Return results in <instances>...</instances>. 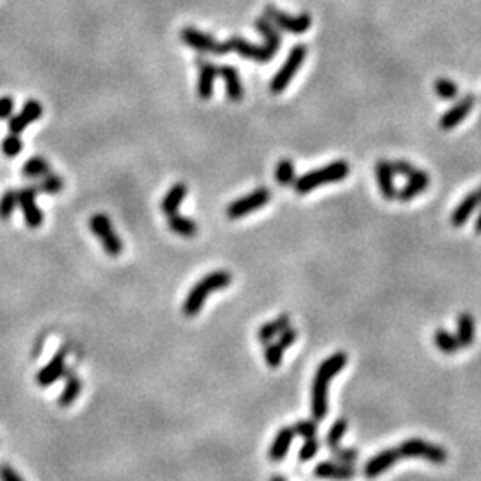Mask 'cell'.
<instances>
[{"instance_id": "obj_39", "label": "cell", "mask_w": 481, "mask_h": 481, "mask_svg": "<svg viewBox=\"0 0 481 481\" xmlns=\"http://www.w3.org/2000/svg\"><path fill=\"white\" fill-rule=\"evenodd\" d=\"M317 451H320V440L315 439V437H311V439H305L298 457L301 462H308L317 455Z\"/></svg>"}, {"instance_id": "obj_22", "label": "cell", "mask_w": 481, "mask_h": 481, "mask_svg": "<svg viewBox=\"0 0 481 481\" xmlns=\"http://www.w3.org/2000/svg\"><path fill=\"white\" fill-rule=\"evenodd\" d=\"M376 180L378 186H380V191H382L383 198L392 200L396 198V186H394V171L390 166L389 161H378L376 162Z\"/></svg>"}, {"instance_id": "obj_19", "label": "cell", "mask_w": 481, "mask_h": 481, "mask_svg": "<svg viewBox=\"0 0 481 481\" xmlns=\"http://www.w3.org/2000/svg\"><path fill=\"white\" fill-rule=\"evenodd\" d=\"M218 73H220L221 79H223L229 100H232V102H240L243 96H245V87H243V82H240L237 68L232 67V64H223L221 68H218Z\"/></svg>"}, {"instance_id": "obj_9", "label": "cell", "mask_w": 481, "mask_h": 481, "mask_svg": "<svg viewBox=\"0 0 481 481\" xmlns=\"http://www.w3.org/2000/svg\"><path fill=\"white\" fill-rule=\"evenodd\" d=\"M229 52H236L240 58L252 59V61L259 62L271 61L274 55L265 45H253V43L246 42L240 36H232L227 42H223V54H229Z\"/></svg>"}, {"instance_id": "obj_2", "label": "cell", "mask_w": 481, "mask_h": 481, "mask_svg": "<svg viewBox=\"0 0 481 481\" xmlns=\"http://www.w3.org/2000/svg\"><path fill=\"white\" fill-rule=\"evenodd\" d=\"M232 283V274L225 270L212 271V273L205 274L204 278H200L198 282L191 287V290L187 292L186 299H184L182 312L187 317H195L202 307H204L205 299L214 292V290L227 289Z\"/></svg>"}, {"instance_id": "obj_33", "label": "cell", "mask_w": 481, "mask_h": 481, "mask_svg": "<svg viewBox=\"0 0 481 481\" xmlns=\"http://www.w3.org/2000/svg\"><path fill=\"white\" fill-rule=\"evenodd\" d=\"M18 205V191L17 189H8L0 198V220H9L12 212Z\"/></svg>"}, {"instance_id": "obj_23", "label": "cell", "mask_w": 481, "mask_h": 481, "mask_svg": "<svg viewBox=\"0 0 481 481\" xmlns=\"http://www.w3.org/2000/svg\"><path fill=\"white\" fill-rule=\"evenodd\" d=\"M64 376H67V382H64L62 392L59 394V399H58L59 407H62V408L70 407L71 403L79 398L80 390H82V380H80V378L77 376L73 371L67 369V374H64Z\"/></svg>"}, {"instance_id": "obj_44", "label": "cell", "mask_w": 481, "mask_h": 481, "mask_svg": "<svg viewBox=\"0 0 481 481\" xmlns=\"http://www.w3.org/2000/svg\"><path fill=\"white\" fill-rule=\"evenodd\" d=\"M0 481H24V478L12 469L11 465L2 464L0 465Z\"/></svg>"}, {"instance_id": "obj_12", "label": "cell", "mask_w": 481, "mask_h": 481, "mask_svg": "<svg viewBox=\"0 0 481 481\" xmlns=\"http://www.w3.org/2000/svg\"><path fill=\"white\" fill-rule=\"evenodd\" d=\"M399 458H401V455H399L398 448L383 449L382 453H378V455H374L373 458L365 462L364 476L369 478V480H374V478H378L380 474L385 473V471H389L390 467H394Z\"/></svg>"}, {"instance_id": "obj_36", "label": "cell", "mask_w": 481, "mask_h": 481, "mask_svg": "<svg viewBox=\"0 0 481 481\" xmlns=\"http://www.w3.org/2000/svg\"><path fill=\"white\" fill-rule=\"evenodd\" d=\"M433 89L442 100H455L458 96V86L453 80L446 79V77L437 79L435 84H433Z\"/></svg>"}, {"instance_id": "obj_8", "label": "cell", "mask_w": 481, "mask_h": 481, "mask_svg": "<svg viewBox=\"0 0 481 481\" xmlns=\"http://www.w3.org/2000/svg\"><path fill=\"white\" fill-rule=\"evenodd\" d=\"M271 200V191L268 187H259L255 191H252L250 195L243 196V198L236 200L227 207V216L230 220H239V218L246 216L250 212H255L259 209L264 207L268 202Z\"/></svg>"}, {"instance_id": "obj_5", "label": "cell", "mask_w": 481, "mask_h": 481, "mask_svg": "<svg viewBox=\"0 0 481 481\" xmlns=\"http://www.w3.org/2000/svg\"><path fill=\"white\" fill-rule=\"evenodd\" d=\"M307 52L308 49L305 45H295L292 49H290L289 55H287L286 62H283V67L280 68V70L274 73V77L271 79L270 84V89L271 93H274V95H280V93L286 89L287 86H289V82L292 79H295V75L298 73L299 67L303 64V61H305V58H307Z\"/></svg>"}, {"instance_id": "obj_40", "label": "cell", "mask_w": 481, "mask_h": 481, "mask_svg": "<svg viewBox=\"0 0 481 481\" xmlns=\"http://www.w3.org/2000/svg\"><path fill=\"white\" fill-rule=\"evenodd\" d=\"M295 430L296 437H301V439H311V437H315V432H317V424L315 421H307L301 419L292 426Z\"/></svg>"}, {"instance_id": "obj_42", "label": "cell", "mask_w": 481, "mask_h": 481, "mask_svg": "<svg viewBox=\"0 0 481 481\" xmlns=\"http://www.w3.org/2000/svg\"><path fill=\"white\" fill-rule=\"evenodd\" d=\"M390 166H392V171H394V173L403 175V177H407V179L415 171L414 164L408 161H394V162H390Z\"/></svg>"}, {"instance_id": "obj_43", "label": "cell", "mask_w": 481, "mask_h": 481, "mask_svg": "<svg viewBox=\"0 0 481 481\" xmlns=\"http://www.w3.org/2000/svg\"><path fill=\"white\" fill-rule=\"evenodd\" d=\"M12 109H15V102L11 96H2L0 98V120H9L12 116Z\"/></svg>"}, {"instance_id": "obj_18", "label": "cell", "mask_w": 481, "mask_h": 481, "mask_svg": "<svg viewBox=\"0 0 481 481\" xmlns=\"http://www.w3.org/2000/svg\"><path fill=\"white\" fill-rule=\"evenodd\" d=\"M428 186H430V175H428L426 171L415 170L414 173L408 177L407 184L396 193V196H398L401 202H410L415 196H419L421 193L426 191Z\"/></svg>"}, {"instance_id": "obj_32", "label": "cell", "mask_w": 481, "mask_h": 481, "mask_svg": "<svg viewBox=\"0 0 481 481\" xmlns=\"http://www.w3.org/2000/svg\"><path fill=\"white\" fill-rule=\"evenodd\" d=\"M46 173H50V164L45 157H40V155L30 157L24 164V170H21V175L27 177V179H37V177Z\"/></svg>"}, {"instance_id": "obj_20", "label": "cell", "mask_w": 481, "mask_h": 481, "mask_svg": "<svg viewBox=\"0 0 481 481\" xmlns=\"http://www.w3.org/2000/svg\"><path fill=\"white\" fill-rule=\"evenodd\" d=\"M480 205H481V187L480 189H476V191L471 193L469 196H465L460 204H458V207L453 211L451 214L453 227H457V229L458 227H464V225L467 223V220L471 218V214H473Z\"/></svg>"}, {"instance_id": "obj_25", "label": "cell", "mask_w": 481, "mask_h": 481, "mask_svg": "<svg viewBox=\"0 0 481 481\" xmlns=\"http://www.w3.org/2000/svg\"><path fill=\"white\" fill-rule=\"evenodd\" d=\"M186 195H187V186L184 182H179V184H175V186H171V189L166 193V196L162 198L161 211L164 212L166 216L175 214V212H179V207L182 205Z\"/></svg>"}, {"instance_id": "obj_16", "label": "cell", "mask_w": 481, "mask_h": 481, "mask_svg": "<svg viewBox=\"0 0 481 481\" xmlns=\"http://www.w3.org/2000/svg\"><path fill=\"white\" fill-rule=\"evenodd\" d=\"M196 64H198V96L202 100H209L214 91V82H216L218 77V68L214 62L205 61V59L198 58L196 59Z\"/></svg>"}, {"instance_id": "obj_28", "label": "cell", "mask_w": 481, "mask_h": 481, "mask_svg": "<svg viewBox=\"0 0 481 481\" xmlns=\"http://www.w3.org/2000/svg\"><path fill=\"white\" fill-rule=\"evenodd\" d=\"M457 339L460 342V348H469L474 342V317L467 312L458 315Z\"/></svg>"}, {"instance_id": "obj_45", "label": "cell", "mask_w": 481, "mask_h": 481, "mask_svg": "<svg viewBox=\"0 0 481 481\" xmlns=\"http://www.w3.org/2000/svg\"><path fill=\"white\" fill-rule=\"evenodd\" d=\"M474 230H476V234H481V212L478 214L476 221H474Z\"/></svg>"}, {"instance_id": "obj_46", "label": "cell", "mask_w": 481, "mask_h": 481, "mask_svg": "<svg viewBox=\"0 0 481 481\" xmlns=\"http://www.w3.org/2000/svg\"><path fill=\"white\" fill-rule=\"evenodd\" d=\"M270 481H287V480H286V478L282 476V474H273V476H271V480H270Z\"/></svg>"}, {"instance_id": "obj_3", "label": "cell", "mask_w": 481, "mask_h": 481, "mask_svg": "<svg viewBox=\"0 0 481 481\" xmlns=\"http://www.w3.org/2000/svg\"><path fill=\"white\" fill-rule=\"evenodd\" d=\"M349 175V166L346 161H335L330 162L328 166L317 168V170H312L308 173L301 175L299 179L295 180V189L298 195H307L315 187L324 186V184H333V182H342Z\"/></svg>"}, {"instance_id": "obj_1", "label": "cell", "mask_w": 481, "mask_h": 481, "mask_svg": "<svg viewBox=\"0 0 481 481\" xmlns=\"http://www.w3.org/2000/svg\"><path fill=\"white\" fill-rule=\"evenodd\" d=\"M348 364V355L344 351H337L321 362L315 371L314 383H312L311 410L314 421H323L328 414V383L335 378Z\"/></svg>"}, {"instance_id": "obj_17", "label": "cell", "mask_w": 481, "mask_h": 481, "mask_svg": "<svg viewBox=\"0 0 481 481\" xmlns=\"http://www.w3.org/2000/svg\"><path fill=\"white\" fill-rule=\"evenodd\" d=\"M474 107V96L467 95L458 102L455 107H451L449 111H446L440 118V129L442 130H451L455 129L457 125H460L462 121L467 118V114L471 112V109Z\"/></svg>"}, {"instance_id": "obj_11", "label": "cell", "mask_w": 481, "mask_h": 481, "mask_svg": "<svg viewBox=\"0 0 481 481\" xmlns=\"http://www.w3.org/2000/svg\"><path fill=\"white\" fill-rule=\"evenodd\" d=\"M36 189L33 186L21 187L18 191V205H20L21 212H24L25 223L29 229H40L43 225V212L37 207L36 202Z\"/></svg>"}, {"instance_id": "obj_26", "label": "cell", "mask_w": 481, "mask_h": 481, "mask_svg": "<svg viewBox=\"0 0 481 481\" xmlns=\"http://www.w3.org/2000/svg\"><path fill=\"white\" fill-rule=\"evenodd\" d=\"M289 326H290L289 315L287 314L278 315L277 320L262 324V326L259 328V332H257L259 342H262V344H265V342H271V340H273L274 337L278 335V333L283 332V330H286V328H289Z\"/></svg>"}, {"instance_id": "obj_21", "label": "cell", "mask_w": 481, "mask_h": 481, "mask_svg": "<svg viewBox=\"0 0 481 481\" xmlns=\"http://www.w3.org/2000/svg\"><path fill=\"white\" fill-rule=\"evenodd\" d=\"M295 437H296V433H295V430H292V426L280 428V430L277 432V435H274L273 442H271L270 460H273V462L283 460L287 453H289L290 442H292V439H295Z\"/></svg>"}, {"instance_id": "obj_4", "label": "cell", "mask_w": 481, "mask_h": 481, "mask_svg": "<svg viewBox=\"0 0 481 481\" xmlns=\"http://www.w3.org/2000/svg\"><path fill=\"white\" fill-rule=\"evenodd\" d=\"M401 458H424L435 465H442L448 462L449 455L442 446L432 444L423 439H407L403 440L398 448Z\"/></svg>"}, {"instance_id": "obj_6", "label": "cell", "mask_w": 481, "mask_h": 481, "mask_svg": "<svg viewBox=\"0 0 481 481\" xmlns=\"http://www.w3.org/2000/svg\"><path fill=\"white\" fill-rule=\"evenodd\" d=\"M89 229L98 237V240L104 246V252L109 257H118L123 252V240L120 239L114 229H112L111 220L105 214H93L89 218Z\"/></svg>"}, {"instance_id": "obj_37", "label": "cell", "mask_w": 481, "mask_h": 481, "mask_svg": "<svg viewBox=\"0 0 481 481\" xmlns=\"http://www.w3.org/2000/svg\"><path fill=\"white\" fill-rule=\"evenodd\" d=\"M332 457L340 464H355L358 460V451L355 448H340V446H333L330 448Z\"/></svg>"}, {"instance_id": "obj_14", "label": "cell", "mask_w": 481, "mask_h": 481, "mask_svg": "<svg viewBox=\"0 0 481 481\" xmlns=\"http://www.w3.org/2000/svg\"><path fill=\"white\" fill-rule=\"evenodd\" d=\"M314 476L328 481H351L357 476V469L351 464H340V462H320L315 465Z\"/></svg>"}, {"instance_id": "obj_34", "label": "cell", "mask_w": 481, "mask_h": 481, "mask_svg": "<svg viewBox=\"0 0 481 481\" xmlns=\"http://www.w3.org/2000/svg\"><path fill=\"white\" fill-rule=\"evenodd\" d=\"M283 351H286V349L278 344V342H265L264 344V358H265V362H268V365H270L271 369H278V367L282 365Z\"/></svg>"}, {"instance_id": "obj_41", "label": "cell", "mask_w": 481, "mask_h": 481, "mask_svg": "<svg viewBox=\"0 0 481 481\" xmlns=\"http://www.w3.org/2000/svg\"><path fill=\"white\" fill-rule=\"evenodd\" d=\"M296 339H298V330H296V328H292V326H289V328H286L283 332L278 333L277 342L280 346H282L283 349H287V348H290V346L295 344Z\"/></svg>"}, {"instance_id": "obj_7", "label": "cell", "mask_w": 481, "mask_h": 481, "mask_svg": "<svg viewBox=\"0 0 481 481\" xmlns=\"http://www.w3.org/2000/svg\"><path fill=\"white\" fill-rule=\"evenodd\" d=\"M264 17L268 18V20H270L273 25L280 27L282 30H287V33H292V34L307 33L312 25V18L308 12H303V15H299V17H289L287 12L280 11V9L274 8V6H265Z\"/></svg>"}, {"instance_id": "obj_35", "label": "cell", "mask_w": 481, "mask_h": 481, "mask_svg": "<svg viewBox=\"0 0 481 481\" xmlns=\"http://www.w3.org/2000/svg\"><path fill=\"white\" fill-rule=\"evenodd\" d=\"M346 430H348V421H346L344 417H340V419H337L335 423L332 424V428L328 430L326 439H324V442H326L328 448L339 446L340 440H342V437H344Z\"/></svg>"}, {"instance_id": "obj_30", "label": "cell", "mask_w": 481, "mask_h": 481, "mask_svg": "<svg viewBox=\"0 0 481 481\" xmlns=\"http://www.w3.org/2000/svg\"><path fill=\"white\" fill-rule=\"evenodd\" d=\"M433 340H435L437 348L442 353H446V355H455L460 349V342H458L457 335H453L451 332H448L444 328H439V330L433 332Z\"/></svg>"}, {"instance_id": "obj_31", "label": "cell", "mask_w": 481, "mask_h": 481, "mask_svg": "<svg viewBox=\"0 0 481 481\" xmlns=\"http://www.w3.org/2000/svg\"><path fill=\"white\" fill-rule=\"evenodd\" d=\"M274 180H277V184H280V186L283 187L292 186L296 180L295 162L290 161V159H282V161H278L277 168H274Z\"/></svg>"}, {"instance_id": "obj_10", "label": "cell", "mask_w": 481, "mask_h": 481, "mask_svg": "<svg viewBox=\"0 0 481 481\" xmlns=\"http://www.w3.org/2000/svg\"><path fill=\"white\" fill-rule=\"evenodd\" d=\"M180 37L186 45L191 49L198 50L202 54H214V55H225L223 54V43H220L212 34H205L193 27H186L180 33Z\"/></svg>"}, {"instance_id": "obj_24", "label": "cell", "mask_w": 481, "mask_h": 481, "mask_svg": "<svg viewBox=\"0 0 481 481\" xmlns=\"http://www.w3.org/2000/svg\"><path fill=\"white\" fill-rule=\"evenodd\" d=\"M255 29L262 34L264 37V45L271 50V52H277L280 46H282V36L277 30V25L271 24L265 17H261L255 20Z\"/></svg>"}, {"instance_id": "obj_27", "label": "cell", "mask_w": 481, "mask_h": 481, "mask_svg": "<svg viewBox=\"0 0 481 481\" xmlns=\"http://www.w3.org/2000/svg\"><path fill=\"white\" fill-rule=\"evenodd\" d=\"M168 227H170L171 232L179 234L182 237H195L198 234V225H196L195 220L191 218L182 216L179 212L175 214H170L168 216Z\"/></svg>"}, {"instance_id": "obj_38", "label": "cell", "mask_w": 481, "mask_h": 481, "mask_svg": "<svg viewBox=\"0 0 481 481\" xmlns=\"http://www.w3.org/2000/svg\"><path fill=\"white\" fill-rule=\"evenodd\" d=\"M21 148H24V143L18 137V134H9L8 137H4V141H2V154L6 157H17L21 152Z\"/></svg>"}, {"instance_id": "obj_15", "label": "cell", "mask_w": 481, "mask_h": 481, "mask_svg": "<svg viewBox=\"0 0 481 481\" xmlns=\"http://www.w3.org/2000/svg\"><path fill=\"white\" fill-rule=\"evenodd\" d=\"M43 114V105L37 102V100H27L25 102V105L21 107L20 114H17V116H11L8 121V127H9V132L11 134H20L24 132L27 127H29L33 121L40 120Z\"/></svg>"}, {"instance_id": "obj_29", "label": "cell", "mask_w": 481, "mask_h": 481, "mask_svg": "<svg viewBox=\"0 0 481 481\" xmlns=\"http://www.w3.org/2000/svg\"><path fill=\"white\" fill-rule=\"evenodd\" d=\"M34 180L36 182L33 184V187L36 189V193H43V195H59L62 191V187H64V182H62L61 177L52 173V171L46 175H42V177H37Z\"/></svg>"}, {"instance_id": "obj_13", "label": "cell", "mask_w": 481, "mask_h": 481, "mask_svg": "<svg viewBox=\"0 0 481 481\" xmlns=\"http://www.w3.org/2000/svg\"><path fill=\"white\" fill-rule=\"evenodd\" d=\"M67 349L62 348L61 351L55 353L52 360L43 367L40 373L36 374V383L40 387H50L58 382L59 378H62L67 374Z\"/></svg>"}]
</instances>
